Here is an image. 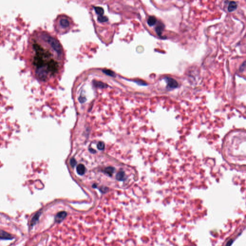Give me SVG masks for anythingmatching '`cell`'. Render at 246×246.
<instances>
[{
    "label": "cell",
    "instance_id": "cell-1",
    "mask_svg": "<svg viewBox=\"0 0 246 246\" xmlns=\"http://www.w3.org/2000/svg\"><path fill=\"white\" fill-rule=\"evenodd\" d=\"M164 79L167 82V88L169 90H171L176 88L178 87V83L175 79L170 77H165Z\"/></svg>",
    "mask_w": 246,
    "mask_h": 246
},
{
    "label": "cell",
    "instance_id": "cell-17",
    "mask_svg": "<svg viewBox=\"0 0 246 246\" xmlns=\"http://www.w3.org/2000/svg\"><path fill=\"white\" fill-rule=\"evenodd\" d=\"M95 85H96L98 87L101 86V87H105V84H103V83H102V82H96V84H95Z\"/></svg>",
    "mask_w": 246,
    "mask_h": 246
},
{
    "label": "cell",
    "instance_id": "cell-2",
    "mask_svg": "<svg viewBox=\"0 0 246 246\" xmlns=\"http://www.w3.org/2000/svg\"><path fill=\"white\" fill-rule=\"evenodd\" d=\"M59 24L61 27L64 29H66L70 26V22L67 18L66 17H61L59 20Z\"/></svg>",
    "mask_w": 246,
    "mask_h": 246
},
{
    "label": "cell",
    "instance_id": "cell-18",
    "mask_svg": "<svg viewBox=\"0 0 246 246\" xmlns=\"http://www.w3.org/2000/svg\"><path fill=\"white\" fill-rule=\"evenodd\" d=\"M233 242V240L232 239H230L227 242L225 246H231L232 245Z\"/></svg>",
    "mask_w": 246,
    "mask_h": 246
},
{
    "label": "cell",
    "instance_id": "cell-11",
    "mask_svg": "<svg viewBox=\"0 0 246 246\" xmlns=\"http://www.w3.org/2000/svg\"><path fill=\"white\" fill-rule=\"evenodd\" d=\"M104 171L108 175L112 176L114 172V168L112 167H108L106 168H105Z\"/></svg>",
    "mask_w": 246,
    "mask_h": 246
},
{
    "label": "cell",
    "instance_id": "cell-7",
    "mask_svg": "<svg viewBox=\"0 0 246 246\" xmlns=\"http://www.w3.org/2000/svg\"><path fill=\"white\" fill-rule=\"evenodd\" d=\"M77 173L80 175L84 174L85 172V167L83 164H79L77 165Z\"/></svg>",
    "mask_w": 246,
    "mask_h": 246
},
{
    "label": "cell",
    "instance_id": "cell-5",
    "mask_svg": "<svg viewBox=\"0 0 246 246\" xmlns=\"http://www.w3.org/2000/svg\"><path fill=\"white\" fill-rule=\"evenodd\" d=\"M164 26H164V24L161 22H160L158 24V25L156 26L155 30L156 33L158 36H159V37H161L162 36V33H163V30L164 29Z\"/></svg>",
    "mask_w": 246,
    "mask_h": 246
},
{
    "label": "cell",
    "instance_id": "cell-8",
    "mask_svg": "<svg viewBox=\"0 0 246 246\" xmlns=\"http://www.w3.org/2000/svg\"><path fill=\"white\" fill-rule=\"evenodd\" d=\"M157 21L156 18H155V17H154L153 16H150L149 17V18L148 19L147 23H148V24L149 25V26H154L156 24Z\"/></svg>",
    "mask_w": 246,
    "mask_h": 246
},
{
    "label": "cell",
    "instance_id": "cell-10",
    "mask_svg": "<svg viewBox=\"0 0 246 246\" xmlns=\"http://www.w3.org/2000/svg\"><path fill=\"white\" fill-rule=\"evenodd\" d=\"M125 173L123 171H120L116 175V178L119 181L123 180L124 179Z\"/></svg>",
    "mask_w": 246,
    "mask_h": 246
},
{
    "label": "cell",
    "instance_id": "cell-16",
    "mask_svg": "<svg viewBox=\"0 0 246 246\" xmlns=\"http://www.w3.org/2000/svg\"><path fill=\"white\" fill-rule=\"evenodd\" d=\"M70 165L72 166V167H74L75 166V165L77 164V161H76L75 159L73 158L70 160Z\"/></svg>",
    "mask_w": 246,
    "mask_h": 246
},
{
    "label": "cell",
    "instance_id": "cell-15",
    "mask_svg": "<svg viewBox=\"0 0 246 246\" xmlns=\"http://www.w3.org/2000/svg\"><path fill=\"white\" fill-rule=\"evenodd\" d=\"M103 72H104L105 74H107V75H109V76H113V75H114V73L112 72V71H111V70H107V69H106V70H103Z\"/></svg>",
    "mask_w": 246,
    "mask_h": 246
},
{
    "label": "cell",
    "instance_id": "cell-12",
    "mask_svg": "<svg viewBox=\"0 0 246 246\" xmlns=\"http://www.w3.org/2000/svg\"><path fill=\"white\" fill-rule=\"evenodd\" d=\"M95 10L96 11V13L100 15H102L104 13V10L102 7H95L94 8Z\"/></svg>",
    "mask_w": 246,
    "mask_h": 246
},
{
    "label": "cell",
    "instance_id": "cell-13",
    "mask_svg": "<svg viewBox=\"0 0 246 246\" xmlns=\"http://www.w3.org/2000/svg\"><path fill=\"white\" fill-rule=\"evenodd\" d=\"M98 20L101 22H105L108 20L107 17L106 16H104L103 15H100L98 17Z\"/></svg>",
    "mask_w": 246,
    "mask_h": 246
},
{
    "label": "cell",
    "instance_id": "cell-3",
    "mask_svg": "<svg viewBox=\"0 0 246 246\" xmlns=\"http://www.w3.org/2000/svg\"><path fill=\"white\" fill-rule=\"evenodd\" d=\"M67 212L65 211H61L58 212L55 217V222L58 223H61L67 217Z\"/></svg>",
    "mask_w": 246,
    "mask_h": 246
},
{
    "label": "cell",
    "instance_id": "cell-9",
    "mask_svg": "<svg viewBox=\"0 0 246 246\" xmlns=\"http://www.w3.org/2000/svg\"><path fill=\"white\" fill-rule=\"evenodd\" d=\"M40 215H41V213L38 212L33 217V218H32L30 222V224L31 226H34L36 224V222L39 220Z\"/></svg>",
    "mask_w": 246,
    "mask_h": 246
},
{
    "label": "cell",
    "instance_id": "cell-4",
    "mask_svg": "<svg viewBox=\"0 0 246 246\" xmlns=\"http://www.w3.org/2000/svg\"><path fill=\"white\" fill-rule=\"evenodd\" d=\"M0 239H5V240H11L12 239H13V237L8 233L4 231L0 230Z\"/></svg>",
    "mask_w": 246,
    "mask_h": 246
},
{
    "label": "cell",
    "instance_id": "cell-14",
    "mask_svg": "<svg viewBox=\"0 0 246 246\" xmlns=\"http://www.w3.org/2000/svg\"><path fill=\"white\" fill-rule=\"evenodd\" d=\"M105 145L103 142H99L97 145L98 149L100 150H103L104 148Z\"/></svg>",
    "mask_w": 246,
    "mask_h": 246
},
{
    "label": "cell",
    "instance_id": "cell-6",
    "mask_svg": "<svg viewBox=\"0 0 246 246\" xmlns=\"http://www.w3.org/2000/svg\"><path fill=\"white\" fill-rule=\"evenodd\" d=\"M237 5L236 2H233V1L230 2L228 6V11L229 12H233V11L236 10V8H237Z\"/></svg>",
    "mask_w": 246,
    "mask_h": 246
}]
</instances>
